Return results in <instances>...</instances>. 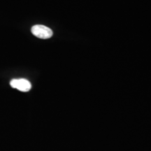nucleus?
I'll list each match as a JSON object with an SVG mask.
<instances>
[{"mask_svg": "<svg viewBox=\"0 0 151 151\" xmlns=\"http://www.w3.org/2000/svg\"><path fill=\"white\" fill-rule=\"evenodd\" d=\"M32 33L39 39H47L52 37L53 32L50 28L42 24H37L32 27Z\"/></svg>", "mask_w": 151, "mask_h": 151, "instance_id": "obj_1", "label": "nucleus"}, {"mask_svg": "<svg viewBox=\"0 0 151 151\" xmlns=\"http://www.w3.org/2000/svg\"><path fill=\"white\" fill-rule=\"evenodd\" d=\"M11 86L21 92H28L31 90L32 85L29 81L24 78L12 79L10 82Z\"/></svg>", "mask_w": 151, "mask_h": 151, "instance_id": "obj_2", "label": "nucleus"}]
</instances>
